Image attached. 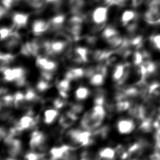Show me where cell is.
<instances>
[{
    "label": "cell",
    "instance_id": "1",
    "mask_svg": "<svg viewBox=\"0 0 160 160\" xmlns=\"http://www.w3.org/2000/svg\"><path fill=\"white\" fill-rule=\"evenodd\" d=\"M47 137L42 131L34 130L30 136L29 147L31 151L39 153H45L47 148Z\"/></svg>",
    "mask_w": 160,
    "mask_h": 160
},
{
    "label": "cell",
    "instance_id": "2",
    "mask_svg": "<svg viewBox=\"0 0 160 160\" xmlns=\"http://www.w3.org/2000/svg\"><path fill=\"white\" fill-rule=\"evenodd\" d=\"M3 141L9 157L16 158L21 154L22 149V144L20 139L16 138H6Z\"/></svg>",
    "mask_w": 160,
    "mask_h": 160
},
{
    "label": "cell",
    "instance_id": "3",
    "mask_svg": "<svg viewBox=\"0 0 160 160\" xmlns=\"http://www.w3.org/2000/svg\"><path fill=\"white\" fill-rule=\"evenodd\" d=\"M3 79L6 82H15L16 80L26 76V72L24 68L18 66L15 68H8L1 71Z\"/></svg>",
    "mask_w": 160,
    "mask_h": 160
},
{
    "label": "cell",
    "instance_id": "4",
    "mask_svg": "<svg viewBox=\"0 0 160 160\" xmlns=\"http://www.w3.org/2000/svg\"><path fill=\"white\" fill-rule=\"evenodd\" d=\"M36 64L40 71L55 72L58 68L57 62L45 56H38L36 57Z\"/></svg>",
    "mask_w": 160,
    "mask_h": 160
},
{
    "label": "cell",
    "instance_id": "5",
    "mask_svg": "<svg viewBox=\"0 0 160 160\" xmlns=\"http://www.w3.org/2000/svg\"><path fill=\"white\" fill-rule=\"evenodd\" d=\"M109 17L108 6H99L96 7L91 12V19L95 24L106 23Z\"/></svg>",
    "mask_w": 160,
    "mask_h": 160
},
{
    "label": "cell",
    "instance_id": "6",
    "mask_svg": "<svg viewBox=\"0 0 160 160\" xmlns=\"http://www.w3.org/2000/svg\"><path fill=\"white\" fill-rule=\"evenodd\" d=\"M48 21L43 19H35L31 24V32L35 36H41L48 32Z\"/></svg>",
    "mask_w": 160,
    "mask_h": 160
},
{
    "label": "cell",
    "instance_id": "7",
    "mask_svg": "<svg viewBox=\"0 0 160 160\" xmlns=\"http://www.w3.org/2000/svg\"><path fill=\"white\" fill-rule=\"evenodd\" d=\"M116 128L121 134H128L134 130L136 124L131 119H121L117 122Z\"/></svg>",
    "mask_w": 160,
    "mask_h": 160
},
{
    "label": "cell",
    "instance_id": "8",
    "mask_svg": "<svg viewBox=\"0 0 160 160\" xmlns=\"http://www.w3.org/2000/svg\"><path fill=\"white\" fill-rule=\"evenodd\" d=\"M29 19L28 13L22 12H15L11 14V20L13 25L17 30L19 28H24L27 25Z\"/></svg>",
    "mask_w": 160,
    "mask_h": 160
},
{
    "label": "cell",
    "instance_id": "9",
    "mask_svg": "<svg viewBox=\"0 0 160 160\" xmlns=\"http://www.w3.org/2000/svg\"><path fill=\"white\" fill-rule=\"evenodd\" d=\"M78 116L68 110L61 115L59 119V124L61 128L66 129L71 126L78 119Z\"/></svg>",
    "mask_w": 160,
    "mask_h": 160
},
{
    "label": "cell",
    "instance_id": "10",
    "mask_svg": "<svg viewBox=\"0 0 160 160\" xmlns=\"http://www.w3.org/2000/svg\"><path fill=\"white\" fill-rule=\"evenodd\" d=\"M85 77V69L73 68L69 69L65 73L64 78L71 81L80 79Z\"/></svg>",
    "mask_w": 160,
    "mask_h": 160
},
{
    "label": "cell",
    "instance_id": "11",
    "mask_svg": "<svg viewBox=\"0 0 160 160\" xmlns=\"http://www.w3.org/2000/svg\"><path fill=\"white\" fill-rule=\"evenodd\" d=\"M71 81L64 78L57 83L56 87L59 96L67 99L68 93L71 89Z\"/></svg>",
    "mask_w": 160,
    "mask_h": 160
},
{
    "label": "cell",
    "instance_id": "12",
    "mask_svg": "<svg viewBox=\"0 0 160 160\" xmlns=\"http://www.w3.org/2000/svg\"><path fill=\"white\" fill-rule=\"evenodd\" d=\"M98 154L101 160H115L117 156L116 149L111 147H106L100 149Z\"/></svg>",
    "mask_w": 160,
    "mask_h": 160
},
{
    "label": "cell",
    "instance_id": "13",
    "mask_svg": "<svg viewBox=\"0 0 160 160\" xmlns=\"http://www.w3.org/2000/svg\"><path fill=\"white\" fill-rule=\"evenodd\" d=\"M138 17L137 12L132 10H126L124 11L121 16V23L123 27H124L128 23L136 21Z\"/></svg>",
    "mask_w": 160,
    "mask_h": 160
},
{
    "label": "cell",
    "instance_id": "14",
    "mask_svg": "<svg viewBox=\"0 0 160 160\" xmlns=\"http://www.w3.org/2000/svg\"><path fill=\"white\" fill-rule=\"evenodd\" d=\"M58 116L59 111L58 109L55 108L46 109L44 112V122L47 125L51 124L56 121Z\"/></svg>",
    "mask_w": 160,
    "mask_h": 160
},
{
    "label": "cell",
    "instance_id": "15",
    "mask_svg": "<svg viewBox=\"0 0 160 160\" xmlns=\"http://www.w3.org/2000/svg\"><path fill=\"white\" fill-rule=\"evenodd\" d=\"M132 105V102L130 100L124 99L120 101H115L114 107L115 111L117 112H122L126 111H128Z\"/></svg>",
    "mask_w": 160,
    "mask_h": 160
},
{
    "label": "cell",
    "instance_id": "16",
    "mask_svg": "<svg viewBox=\"0 0 160 160\" xmlns=\"http://www.w3.org/2000/svg\"><path fill=\"white\" fill-rule=\"evenodd\" d=\"M91 94L89 89L85 86H80L76 89L74 92V96L76 100L82 101L87 99Z\"/></svg>",
    "mask_w": 160,
    "mask_h": 160
},
{
    "label": "cell",
    "instance_id": "17",
    "mask_svg": "<svg viewBox=\"0 0 160 160\" xmlns=\"http://www.w3.org/2000/svg\"><path fill=\"white\" fill-rule=\"evenodd\" d=\"M105 78L106 76L102 74L99 72H96L89 79V83L92 86L96 87L102 86L104 82Z\"/></svg>",
    "mask_w": 160,
    "mask_h": 160
},
{
    "label": "cell",
    "instance_id": "18",
    "mask_svg": "<svg viewBox=\"0 0 160 160\" xmlns=\"http://www.w3.org/2000/svg\"><path fill=\"white\" fill-rule=\"evenodd\" d=\"M52 86L51 82L48 81L42 78L38 81L35 89L38 92H44L48 90Z\"/></svg>",
    "mask_w": 160,
    "mask_h": 160
},
{
    "label": "cell",
    "instance_id": "19",
    "mask_svg": "<svg viewBox=\"0 0 160 160\" xmlns=\"http://www.w3.org/2000/svg\"><path fill=\"white\" fill-rule=\"evenodd\" d=\"M14 31V29L11 27L5 26H2L1 28V30H0L1 40V41L5 40L6 38H8L11 34V33Z\"/></svg>",
    "mask_w": 160,
    "mask_h": 160
},
{
    "label": "cell",
    "instance_id": "20",
    "mask_svg": "<svg viewBox=\"0 0 160 160\" xmlns=\"http://www.w3.org/2000/svg\"><path fill=\"white\" fill-rule=\"evenodd\" d=\"M66 99L61 97V96H59V97L58 98H55L52 101L54 108L58 110L62 108L64 106L66 105Z\"/></svg>",
    "mask_w": 160,
    "mask_h": 160
},
{
    "label": "cell",
    "instance_id": "21",
    "mask_svg": "<svg viewBox=\"0 0 160 160\" xmlns=\"http://www.w3.org/2000/svg\"><path fill=\"white\" fill-rule=\"evenodd\" d=\"M84 109V106L81 103H72L70 104L69 109L71 111L76 114V115H79L82 112Z\"/></svg>",
    "mask_w": 160,
    "mask_h": 160
},
{
    "label": "cell",
    "instance_id": "22",
    "mask_svg": "<svg viewBox=\"0 0 160 160\" xmlns=\"http://www.w3.org/2000/svg\"><path fill=\"white\" fill-rule=\"evenodd\" d=\"M127 0H104V4L107 6H118L119 7L125 5Z\"/></svg>",
    "mask_w": 160,
    "mask_h": 160
},
{
    "label": "cell",
    "instance_id": "23",
    "mask_svg": "<svg viewBox=\"0 0 160 160\" xmlns=\"http://www.w3.org/2000/svg\"><path fill=\"white\" fill-rule=\"evenodd\" d=\"M150 41L156 49L160 50V34L151 36Z\"/></svg>",
    "mask_w": 160,
    "mask_h": 160
},
{
    "label": "cell",
    "instance_id": "24",
    "mask_svg": "<svg viewBox=\"0 0 160 160\" xmlns=\"http://www.w3.org/2000/svg\"><path fill=\"white\" fill-rule=\"evenodd\" d=\"M153 128L156 131V134L160 136V113L153 122Z\"/></svg>",
    "mask_w": 160,
    "mask_h": 160
},
{
    "label": "cell",
    "instance_id": "25",
    "mask_svg": "<svg viewBox=\"0 0 160 160\" xmlns=\"http://www.w3.org/2000/svg\"><path fill=\"white\" fill-rule=\"evenodd\" d=\"M154 149L160 154V136L156 134L155 135V143Z\"/></svg>",
    "mask_w": 160,
    "mask_h": 160
},
{
    "label": "cell",
    "instance_id": "26",
    "mask_svg": "<svg viewBox=\"0 0 160 160\" xmlns=\"http://www.w3.org/2000/svg\"><path fill=\"white\" fill-rule=\"evenodd\" d=\"M142 1L143 0H131V5L133 8H137L142 4Z\"/></svg>",
    "mask_w": 160,
    "mask_h": 160
},
{
    "label": "cell",
    "instance_id": "27",
    "mask_svg": "<svg viewBox=\"0 0 160 160\" xmlns=\"http://www.w3.org/2000/svg\"><path fill=\"white\" fill-rule=\"evenodd\" d=\"M2 160H16L15 158H11V157H9V158H6L4 159H2Z\"/></svg>",
    "mask_w": 160,
    "mask_h": 160
}]
</instances>
